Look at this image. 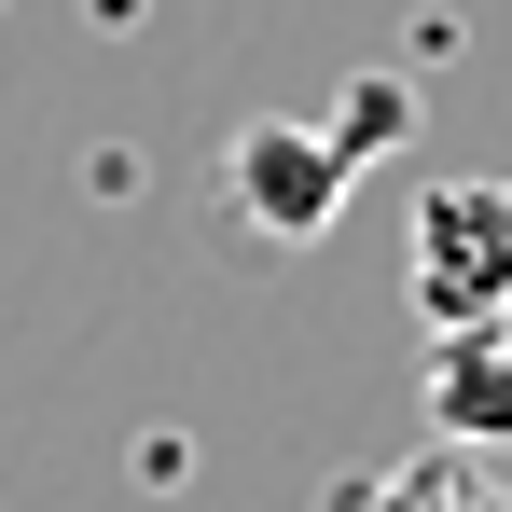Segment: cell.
I'll use <instances>...</instances> for the list:
<instances>
[{
  "instance_id": "7a4b0ae2",
  "label": "cell",
  "mask_w": 512,
  "mask_h": 512,
  "mask_svg": "<svg viewBox=\"0 0 512 512\" xmlns=\"http://www.w3.org/2000/svg\"><path fill=\"white\" fill-rule=\"evenodd\" d=\"M222 194H236V222H250V236L305 250V236H333V222H346V194H360V153H346L333 125L250 111V125L222 139Z\"/></svg>"
},
{
  "instance_id": "6da1fadb",
  "label": "cell",
  "mask_w": 512,
  "mask_h": 512,
  "mask_svg": "<svg viewBox=\"0 0 512 512\" xmlns=\"http://www.w3.org/2000/svg\"><path fill=\"white\" fill-rule=\"evenodd\" d=\"M402 277H416L429 333L512 319V180H429L416 222H402Z\"/></svg>"
},
{
  "instance_id": "277c9868",
  "label": "cell",
  "mask_w": 512,
  "mask_h": 512,
  "mask_svg": "<svg viewBox=\"0 0 512 512\" xmlns=\"http://www.w3.org/2000/svg\"><path fill=\"white\" fill-rule=\"evenodd\" d=\"M374 512H512V485L485 471V443H429L374 485Z\"/></svg>"
},
{
  "instance_id": "8992f818",
  "label": "cell",
  "mask_w": 512,
  "mask_h": 512,
  "mask_svg": "<svg viewBox=\"0 0 512 512\" xmlns=\"http://www.w3.org/2000/svg\"><path fill=\"white\" fill-rule=\"evenodd\" d=\"M319 512H374V485H360V499H319Z\"/></svg>"
},
{
  "instance_id": "5b68a950",
  "label": "cell",
  "mask_w": 512,
  "mask_h": 512,
  "mask_svg": "<svg viewBox=\"0 0 512 512\" xmlns=\"http://www.w3.org/2000/svg\"><path fill=\"white\" fill-rule=\"evenodd\" d=\"M402 125H416V97L388 84V70H360V97H346V111H333V139H346V153H388Z\"/></svg>"
},
{
  "instance_id": "3957f363",
  "label": "cell",
  "mask_w": 512,
  "mask_h": 512,
  "mask_svg": "<svg viewBox=\"0 0 512 512\" xmlns=\"http://www.w3.org/2000/svg\"><path fill=\"white\" fill-rule=\"evenodd\" d=\"M429 416H443V443H512V319L429 333Z\"/></svg>"
}]
</instances>
